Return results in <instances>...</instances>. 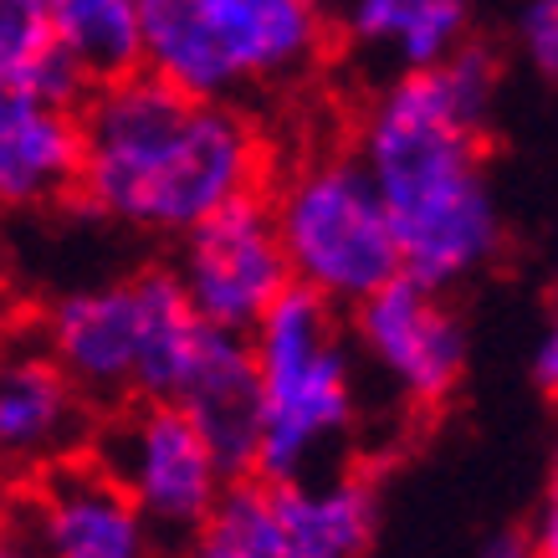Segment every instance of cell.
I'll return each mask as SVG.
<instances>
[{
	"mask_svg": "<svg viewBox=\"0 0 558 558\" xmlns=\"http://www.w3.org/2000/svg\"><path fill=\"white\" fill-rule=\"evenodd\" d=\"M497 83V57L466 41L440 68L385 83L359 119L354 154L385 201L400 271L436 292L472 282L508 241L482 149Z\"/></svg>",
	"mask_w": 558,
	"mask_h": 558,
	"instance_id": "cell-1",
	"label": "cell"
},
{
	"mask_svg": "<svg viewBox=\"0 0 558 558\" xmlns=\"http://www.w3.org/2000/svg\"><path fill=\"white\" fill-rule=\"evenodd\" d=\"M77 149L83 205L144 236H185L267 185V138L241 102L185 98L149 72L87 87Z\"/></svg>",
	"mask_w": 558,
	"mask_h": 558,
	"instance_id": "cell-2",
	"label": "cell"
},
{
	"mask_svg": "<svg viewBox=\"0 0 558 558\" xmlns=\"http://www.w3.org/2000/svg\"><path fill=\"white\" fill-rule=\"evenodd\" d=\"M210 323L195 318L170 267L87 282L51 298L32 339L83 389L93 410L129 400H174Z\"/></svg>",
	"mask_w": 558,
	"mask_h": 558,
	"instance_id": "cell-3",
	"label": "cell"
},
{
	"mask_svg": "<svg viewBox=\"0 0 558 558\" xmlns=\"http://www.w3.org/2000/svg\"><path fill=\"white\" fill-rule=\"evenodd\" d=\"M262 385V436L252 476L298 482L343 461L359 425V374L339 333V307L292 282L246 333Z\"/></svg>",
	"mask_w": 558,
	"mask_h": 558,
	"instance_id": "cell-4",
	"label": "cell"
},
{
	"mask_svg": "<svg viewBox=\"0 0 558 558\" xmlns=\"http://www.w3.org/2000/svg\"><path fill=\"white\" fill-rule=\"evenodd\" d=\"M144 68L185 98L241 102L292 87L323 62V0H134Z\"/></svg>",
	"mask_w": 558,
	"mask_h": 558,
	"instance_id": "cell-5",
	"label": "cell"
},
{
	"mask_svg": "<svg viewBox=\"0 0 558 558\" xmlns=\"http://www.w3.org/2000/svg\"><path fill=\"white\" fill-rule=\"evenodd\" d=\"M267 210L292 282L328 307H354L389 277H400V246L385 201L354 149L298 159L267 195Z\"/></svg>",
	"mask_w": 558,
	"mask_h": 558,
	"instance_id": "cell-6",
	"label": "cell"
},
{
	"mask_svg": "<svg viewBox=\"0 0 558 558\" xmlns=\"http://www.w3.org/2000/svg\"><path fill=\"white\" fill-rule=\"evenodd\" d=\"M83 451L113 476V487L138 508L165 554L195 533V523L216 508L231 482L195 421L170 400H129L98 410Z\"/></svg>",
	"mask_w": 558,
	"mask_h": 558,
	"instance_id": "cell-7",
	"label": "cell"
},
{
	"mask_svg": "<svg viewBox=\"0 0 558 558\" xmlns=\"http://www.w3.org/2000/svg\"><path fill=\"white\" fill-rule=\"evenodd\" d=\"M170 271L201 323L220 333H252V323L292 288L267 195L231 201L190 226Z\"/></svg>",
	"mask_w": 558,
	"mask_h": 558,
	"instance_id": "cell-8",
	"label": "cell"
},
{
	"mask_svg": "<svg viewBox=\"0 0 558 558\" xmlns=\"http://www.w3.org/2000/svg\"><path fill=\"white\" fill-rule=\"evenodd\" d=\"M349 313H354L359 359L405 405L436 410L457 395L466 374V323L446 292L400 271Z\"/></svg>",
	"mask_w": 558,
	"mask_h": 558,
	"instance_id": "cell-9",
	"label": "cell"
},
{
	"mask_svg": "<svg viewBox=\"0 0 558 558\" xmlns=\"http://www.w3.org/2000/svg\"><path fill=\"white\" fill-rule=\"evenodd\" d=\"M5 518L36 558H165V543L87 451L26 476Z\"/></svg>",
	"mask_w": 558,
	"mask_h": 558,
	"instance_id": "cell-10",
	"label": "cell"
},
{
	"mask_svg": "<svg viewBox=\"0 0 558 558\" xmlns=\"http://www.w3.org/2000/svg\"><path fill=\"white\" fill-rule=\"evenodd\" d=\"M98 410L32 339L0 343V482H26L51 461L77 457Z\"/></svg>",
	"mask_w": 558,
	"mask_h": 558,
	"instance_id": "cell-11",
	"label": "cell"
},
{
	"mask_svg": "<svg viewBox=\"0 0 558 558\" xmlns=\"http://www.w3.org/2000/svg\"><path fill=\"white\" fill-rule=\"evenodd\" d=\"M77 108L0 77V210H47L77 195Z\"/></svg>",
	"mask_w": 558,
	"mask_h": 558,
	"instance_id": "cell-12",
	"label": "cell"
},
{
	"mask_svg": "<svg viewBox=\"0 0 558 558\" xmlns=\"http://www.w3.org/2000/svg\"><path fill=\"white\" fill-rule=\"evenodd\" d=\"M170 405H180L195 421V430L216 451L226 476H252L256 436H262V385H256L246 333L205 328Z\"/></svg>",
	"mask_w": 558,
	"mask_h": 558,
	"instance_id": "cell-13",
	"label": "cell"
},
{
	"mask_svg": "<svg viewBox=\"0 0 558 558\" xmlns=\"http://www.w3.org/2000/svg\"><path fill=\"white\" fill-rule=\"evenodd\" d=\"M277 523L298 558H364L379 533V487L359 466H323L298 482H267Z\"/></svg>",
	"mask_w": 558,
	"mask_h": 558,
	"instance_id": "cell-14",
	"label": "cell"
},
{
	"mask_svg": "<svg viewBox=\"0 0 558 558\" xmlns=\"http://www.w3.org/2000/svg\"><path fill=\"white\" fill-rule=\"evenodd\" d=\"M349 47L389 57L400 72H430L472 36V0H339Z\"/></svg>",
	"mask_w": 558,
	"mask_h": 558,
	"instance_id": "cell-15",
	"label": "cell"
},
{
	"mask_svg": "<svg viewBox=\"0 0 558 558\" xmlns=\"http://www.w3.org/2000/svg\"><path fill=\"white\" fill-rule=\"evenodd\" d=\"M47 32L51 47L83 72L87 87L119 83L144 68L134 0H47Z\"/></svg>",
	"mask_w": 558,
	"mask_h": 558,
	"instance_id": "cell-16",
	"label": "cell"
},
{
	"mask_svg": "<svg viewBox=\"0 0 558 558\" xmlns=\"http://www.w3.org/2000/svg\"><path fill=\"white\" fill-rule=\"evenodd\" d=\"M165 558H298L271 508V487L262 476H231L216 508L205 512L185 543Z\"/></svg>",
	"mask_w": 558,
	"mask_h": 558,
	"instance_id": "cell-17",
	"label": "cell"
},
{
	"mask_svg": "<svg viewBox=\"0 0 558 558\" xmlns=\"http://www.w3.org/2000/svg\"><path fill=\"white\" fill-rule=\"evenodd\" d=\"M41 47H51L47 0H0V72H16Z\"/></svg>",
	"mask_w": 558,
	"mask_h": 558,
	"instance_id": "cell-18",
	"label": "cell"
},
{
	"mask_svg": "<svg viewBox=\"0 0 558 558\" xmlns=\"http://www.w3.org/2000/svg\"><path fill=\"white\" fill-rule=\"evenodd\" d=\"M518 47L538 72L554 77L558 68V0H527L518 16Z\"/></svg>",
	"mask_w": 558,
	"mask_h": 558,
	"instance_id": "cell-19",
	"label": "cell"
},
{
	"mask_svg": "<svg viewBox=\"0 0 558 558\" xmlns=\"http://www.w3.org/2000/svg\"><path fill=\"white\" fill-rule=\"evenodd\" d=\"M533 385H538V389H554L558 385V333H554V328L533 343Z\"/></svg>",
	"mask_w": 558,
	"mask_h": 558,
	"instance_id": "cell-20",
	"label": "cell"
},
{
	"mask_svg": "<svg viewBox=\"0 0 558 558\" xmlns=\"http://www.w3.org/2000/svg\"><path fill=\"white\" fill-rule=\"evenodd\" d=\"M533 554H538V543L527 538V533H497L476 558H533Z\"/></svg>",
	"mask_w": 558,
	"mask_h": 558,
	"instance_id": "cell-21",
	"label": "cell"
},
{
	"mask_svg": "<svg viewBox=\"0 0 558 558\" xmlns=\"http://www.w3.org/2000/svg\"><path fill=\"white\" fill-rule=\"evenodd\" d=\"M11 288H16V252H11V236L0 231V303L11 298Z\"/></svg>",
	"mask_w": 558,
	"mask_h": 558,
	"instance_id": "cell-22",
	"label": "cell"
},
{
	"mask_svg": "<svg viewBox=\"0 0 558 558\" xmlns=\"http://www.w3.org/2000/svg\"><path fill=\"white\" fill-rule=\"evenodd\" d=\"M0 558H36V554L16 538V533H5V538H0Z\"/></svg>",
	"mask_w": 558,
	"mask_h": 558,
	"instance_id": "cell-23",
	"label": "cell"
},
{
	"mask_svg": "<svg viewBox=\"0 0 558 558\" xmlns=\"http://www.w3.org/2000/svg\"><path fill=\"white\" fill-rule=\"evenodd\" d=\"M533 558H554V548H538V554H533Z\"/></svg>",
	"mask_w": 558,
	"mask_h": 558,
	"instance_id": "cell-24",
	"label": "cell"
},
{
	"mask_svg": "<svg viewBox=\"0 0 558 558\" xmlns=\"http://www.w3.org/2000/svg\"><path fill=\"white\" fill-rule=\"evenodd\" d=\"M0 538H5V508H0Z\"/></svg>",
	"mask_w": 558,
	"mask_h": 558,
	"instance_id": "cell-25",
	"label": "cell"
}]
</instances>
